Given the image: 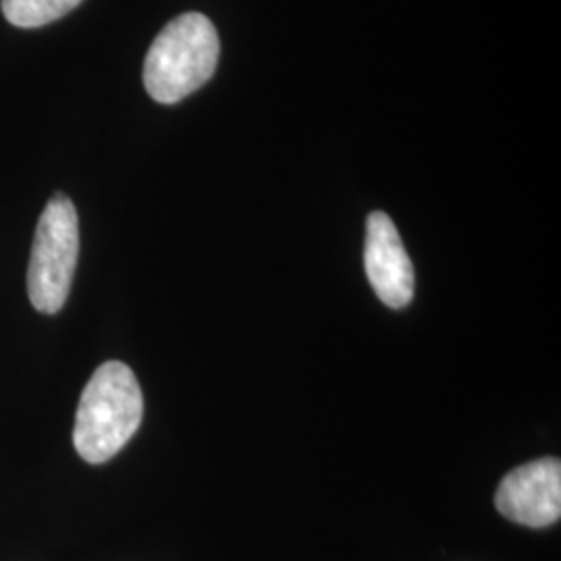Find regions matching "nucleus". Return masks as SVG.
Masks as SVG:
<instances>
[{
    "instance_id": "nucleus-1",
    "label": "nucleus",
    "mask_w": 561,
    "mask_h": 561,
    "mask_svg": "<svg viewBox=\"0 0 561 561\" xmlns=\"http://www.w3.org/2000/svg\"><path fill=\"white\" fill-rule=\"evenodd\" d=\"M144 398L134 370L123 362H104L81 393L73 445L88 463L115 458L140 428Z\"/></svg>"
},
{
    "instance_id": "nucleus-2",
    "label": "nucleus",
    "mask_w": 561,
    "mask_h": 561,
    "mask_svg": "<svg viewBox=\"0 0 561 561\" xmlns=\"http://www.w3.org/2000/svg\"><path fill=\"white\" fill-rule=\"evenodd\" d=\"M221 42L213 21L183 13L162 27L144 60V85L150 99L175 104L201 90L217 71Z\"/></svg>"
},
{
    "instance_id": "nucleus-3",
    "label": "nucleus",
    "mask_w": 561,
    "mask_h": 561,
    "mask_svg": "<svg viewBox=\"0 0 561 561\" xmlns=\"http://www.w3.org/2000/svg\"><path fill=\"white\" fill-rule=\"evenodd\" d=\"M80 256V221L73 202L53 196L36 227L27 268V294L42 314H57L71 291Z\"/></svg>"
},
{
    "instance_id": "nucleus-4",
    "label": "nucleus",
    "mask_w": 561,
    "mask_h": 561,
    "mask_svg": "<svg viewBox=\"0 0 561 561\" xmlns=\"http://www.w3.org/2000/svg\"><path fill=\"white\" fill-rule=\"evenodd\" d=\"M495 505L503 518L542 528L561 516V461L542 458L514 468L503 479Z\"/></svg>"
},
{
    "instance_id": "nucleus-5",
    "label": "nucleus",
    "mask_w": 561,
    "mask_h": 561,
    "mask_svg": "<svg viewBox=\"0 0 561 561\" xmlns=\"http://www.w3.org/2000/svg\"><path fill=\"white\" fill-rule=\"evenodd\" d=\"M364 266L379 300L389 308H405L414 298V266L401 243L398 227L385 213H370L366 219Z\"/></svg>"
},
{
    "instance_id": "nucleus-6",
    "label": "nucleus",
    "mask_w": 561,
    "mask_h": 561,
    "mask_svg": "<svg viewBox=\"0 0 561 561\" xmlns=\"http://www.w3.org/2000/svg\"><path fill=\"white\" fill-rule=\"evenodd\" d=\"M83 0H0L9 23L23 30L42 27L71 13Z\"/></svg>"
}]
</instances>
